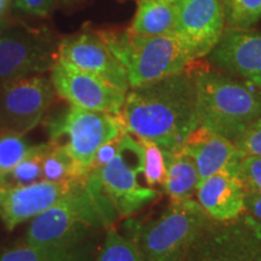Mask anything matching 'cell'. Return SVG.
<instances>
[{"instance_id": "6da1fadb", "label": "cell", "mask_w": 261, "mask_h": 261, "mask_svg": "<svg viewBox=\"0 0 261 261\" xmlns=\"http://www.w3.org/2000/svg\"><path fill=\"white\" fill-rule=\"evenodd\" d=\"M120 117L133 137L167 151L180 149L198 128L192 70L129 89Z\"/></svg>"}, {"instance_id": "7a4b0ae2", "label": "cell", "mask_w": 261, "mask_h": 261, "mask_svg": "<svg viewBox=\"0 0 261 261\" xmlns=\"http://www.w3.org/2000/svg\"><path fill=\"white\" fill-rule=\"evenodd\" d=\"M113 204L100 189L94 172L74 181L65 197L39 214L27 227L23 242L67 248L98 240L116 223Z\"/></svg>"}, {"instance_id": "3957f363", "label": "cell", "mask_w": 261, "mask_h": 261, "mask_svg": "<svg viewBox=\"0 0 261 261\" xmlns=\"http://www.w3.org/2000/svg\"><path fill=\"white\" fill-rule=\"evenodd\" d=\"M198 127L234 142L261 117V91L223 71L192 70Z\"/></svg>"}, {"instance_id": "277c9868", "label": "cell", "mask_w": 261, "mask_h": 261, "mask_svg": "<svg viewBox=\"0 0 261 261\" xmlns=\"http://www.w3.org/2000/svg\"><path fill=\"white\" fill-rule=\"evenodd\" d=\"M125 68L129 89L188 71L196 61L174 34L144 37L126 31H94Z\"/></svg>"}, {"instance_id": "5b68a950", "label": "cell", "mask_w": 261, "mask_h": 261, "mask_svg": "<svg viewBox=\"0 0 261 261\" xmlns=\"http://www.w3.org/2000/svg\"><path fill=\"white\" fill-rule=\"evenodd\" d=\"M210 219L194 198L171 202L154 219L129 218L123 234L136 243L143 261H185L196 234Z\"/></svg>"}, {"instance_id": "8992f818", "label": "cell", "mask_w": 261, "mask_h": 261, "mask_svg": "<svg viewBox=\"0 0 261 261\" xmlns=\"http://www.w3.org/2000/svg\"><path fill=\"white\" fill-rule=\"evenodd\" d=\"M50 142L67 152L80 177L91 172L97 150L108 140L126 133L120 115L93 112L70 104L46 121Z\"/></svg>"}, {"instance_id": "52a82bcc", "label": "cell", "mask_w": 261, "mask_h": 261, "mask_svg": "<svg viewBox=\"0 0 261 261\" xmlns=\"http://www.w3.org/2000/svg\"><path fill=\"white\" fill-rule=\"evenodd\" d=\"M142 156L140 142L126 132L121 136L115 158L104 167L92 171L119 218L130 217L160 197L156 189L140 182Z\"/></svg>"}, {"instance_id": "ba28073f", "label": "cell", "mask_w": 261, "mask_h": 261, "mask_svg": "<svg viewBox=\"0 0 261 261\" xmlns=\"http://www.w3.org/2000/svg\"><path fill=\"white\" fill-rule=\"evenodd\" d=\"M58 45L47 27L9 23L0 35V85L51 70L58 61Z\"/></svg>"}, {"instance_id": "9c48e42d", "label": "cell", "mask_w": 261, "mask_h": 261, "mask_svg": "<svg viewBox=\"0 0 261 261\" xmlns=\"http://www.w3.org/2000/svg\"><path fill=\"white\" fill-rule=\"evenodd\" d=\"M185 261H261V225L248 213L230 221L210 219Z\"/></svg>"}, {"instance_id": "30bf717a", "label": "cell", "mask_w": 261, "mask_h": 261, "mask_svg": "<svg viewBox=\"0 0 261 261\" xmlns=\"http://www.w3.org/2000/svg\"><path fill=\"white\" fill-rule=\"evenodd\" d=\"M55 93L51 79L41 75L0 85V132L27 135L40 123Z\"/></svg>"}, {"instance_id": "8fae6325", "label": "cell", "mask_w": 261, "mask_h": 261, "mask_svg": "<svg viewBox=\"0 0 261 261\" xmlns=\"http://www.w3.org/2000/svg\"><path fill=\"white\" fill-rule=\"evenodd\" d=\"M50 79L55 92L75 107L120 115L125 106L127 92L67 62L55 63Z\"/></svg>"}, {"instance_id": "7c38bea8", "label": "cell", "mask_w": 261, "mask_h": 261, "mask_svg": "<svg viewBox=\"0 0 261 261\" xmlns=\"http://www.w3.org/2000/svg\"><path fill=\"white\" fill-rule=\"evenodd\" d=\"M175 31L192 60L207 57L226 25L221 0H174Z\"/></svg>"}, {"instance_id": "4fadbf2b", "label": "cell", "mask_w": 261, "mask_h": 261, "mask_svg": "<svg viewBox=\"0 0 261 261\" xmlns=\"http://www.w3.org/2000/svg\"><path fill=\"white\" fill-rule=\"evenodd\" d=\"M58 60L128 92L129 84L125 68L94 31L81 32L62 39L58 45Z\"/></svg>"}, {"instance_id": "5bb4252c", "label": "cell", "mask_w": 261, "mask_h": 261, "mask_svg": "<svg viewBox=\"0 0 261 261\" xmlns=\"http://www.w3.org/2000/svg\"><path fill=\"white\" fill-rule=\"evenodd\" d=\"M207 58L218 70L240 77L261 91V32L225 27Z\"/></svg>"}, {"instance_id": "9a60e30c", "label": "cell", "mask_w": 261, "mask_h": 261, "mask_svg": "<svg viewBox=\"0 0 261 261\" xmlns=\"http://www.w3.org/2000/svg\"><path fill=\"white\" fill-rule=\"evenodd\" d=\"M74 181L40 180L24 187H0V220L6 230L12 231L17 225L34 219L58 203L69 192Z\"/></svg>"}, {"instance_id": "2e32d148", "label": "cell", "mask_w": 261, "mask_h": 261, "mask_svg": "<svg viewBox=\"0 0 261 261\" xmlns=\"http://www.w3.org/2000/svg\"><path fill=\"white\" fill-rule=\"evenodd\" d=\"M247 191L236 172H218L200 181L196 201L215 221H230L246 213Z\"/></svg>"}, {"instance_id": "e0dca14e", "label": "cell", "mask_w": 261, "mask_h": 261, "mask_svg": "<svg viewBox=\"0 0 261 261\" xmlns=\"http://www.w3.org/2000/svg\"><path fill=\"white\" fill-rule=\"evenodd\" d=\"M180 150L194 160L200 181L218 172H236L244 156L232 140L201 127L192 133Z\"/></svg>"}, {"instance_id": "ac0fdd59", "label": "cell", "mask_w": 261, "mask_h": 261, "mask_svg": "<svg viewBox=\"0 0 261 261\" xmlns=\"http://www.w3.org/2000/svg\"><path fill=\"white\" fill-rule=\"evenodd\" d=\"M98 249V240L67 248L32 246L23 242L5 249L0 254V261H94Z\"/></svg>"}, {"instance_id": "d6986e66", "label": "cell", "mask_w": 261, "mask_h": 261, "mask_svg": "<svg viewBox=\"0 0 261 261\" xmlns=\"http://www.w3.org/2000/svg\"><path fill=\"white\" fill-rule=\"evenodd\" d=\"M166 171L162 189L171 202H182L192 200L197 191L198 178L197 167L190 156L182 152L180 149L167 151L166 150Z\"/></svg>"}, {"instance_id": "ffe728a7", "label": "cell", "mask_w": 261, "mask_h": 261, "mask_svg": "<svg viewBox=\"0 0 261 261\" xmlns=\"http://www.w3.org/2000/svg\"><path fill=\"white\" fill-rule=\"evenodd\" d=\"M175 17L172 0H139L128 31L144 37L174 34Z\"/></svg>"}, {"instance_id": "44dd1931", "label": "cell", "mask_w": 261, "mask_h": 261, "mask_svg": "<svg viewBox=\"0 0 261 261\" xmlns=\"http://www.w3.org/2000/svg\"><path fill=\"white\" fill-rule=\"evenodd\" d=\"M47 146L48 142L33 146L32 151L18 165L0 177V187H24L40 181L42 177V159Z\"/></svg>"}, {"instance_id": "7402d4cb", "label": "cell", "mask_w": 261, "mask_h": 261, "mask_svg": "<svg viewBox=\"0 0 261 261\" xmlns=\"http://www.w3.org/2000/svg\"><path fill=\"white\" fill-rule=\"evenodd\" d=\"M87 177V175H86ZM80 177L67 152L55 143L48 142L46 152L42 159V177L41 180L52 182H70Z\"/></svg>"}, {"instance_id": "603a6c76", "label": "cell", "mask_w": 261, "mask_h": 261, "mask_svg": "<svg viewBox=\"0 0 261 261\" xmlns=\"http://www.w3.org/2000/svg\"><path fill=\"white\" fill-rule=\"evenodd\" d=\"M94 261H143V259L136 243L113 226L106 231L103 244L98 249Z\"/></svg>"}, {"instance_id": "cb8c5ba5", "label": "cell", "mask_w": 261, "mask_h": 261, "mask_svg": "<svg viewBox=\"0 0 261 261\" xmlns=\"http://www.w3.org/2000/svg\"><path fill=\"white\" fill-rule=\"evenodd\" d=\"M227 28L248 29L261 19V0H221Z\"/></svg>"}, {"instance_id": "d4e9b609", "label": "cell", "mask_w": 261, "mask_h": 261, "mask_svg": "<svg viewBox=\"0 0 261 261\" xmlns=\"http://www.w3.org/2000/svg\"><path fill=\"white\" fill-rule=\"evenodd\" d=\"M138 140L142 145L143 177H144L145 184L154 189L156 187H161L165 180L166 171H167L166 150L151 140Z\"/></svg>"}, {"instance_id": "484cf974", "label": "cell", "mask_w": 261, "mask_h": 261, "mask_svg": "<svg viewBox=\"0 0 261 261\" xmlns=\"http://www.w3.org/2000/svg\"><path fill=\"white\" fill-rule=\"evenodd\" d=\"M33 146L24 136L0 132V177L18 165L32 151Z\"/></svg>"}, {"instance_id": "4316f807", "label": "cell", "mask_w": 261, "mask_h": 261, "mask_svg": "<svg viewBox=\"0 0 261 261\" xmlns=\"http://www.w3.org/2000/svg\"><path fill=\"white\" fill-rule=\"evenodd\" d=\"M236 174L249 194L261 195V156L244 155Z\"/></svg>"}, {"instance_id": "83f0119b", "label": "cell", "mask_w": 261, "mask_h": 261, "mask_svg": "<svg viewBox=\"0 0 261 261\" xmlns=\"http://www.w3.org/2000/svg\"><path fill=\"white\" fill-rule=\"evenodd\" d=\"M233 143L243 155L261 156V117L248 127Z\"/></svg>"}, {"instance_id": "f1b7e54d", "label": "cell", "mask_w": 261, "mask_h": 261, "mask_svg": "<svg viewBox=\"0 0 261 261\" xmlns=\"http://www.w3.org/2000/svg\"><path fill=\"white\" fill-rule=\"evenodd\" d=\"M12 5L22 14L45 17L54 11L57 0H12Z\"/></svg>"}, {"instance_id": "f546056e", "label": "cell", "mask_w": 261, "mask_h": 261, "mask_svg": "<svg viewBox=\"0 0 261 261\" xmlns=\"http://www.w3.org/2000/svg\"><path fill=\"white\" fill-rule=\"evenodd\" d=\"M120 140H121V137H117V138L108 140L107 143H104V144L97 150L96 155H94L92 166H91V171L104 167L107 163H109L114 158H115L120 149Z\"/></svg>"}, {"instance_id": "4dcf8cb0", "label": "cell", "mask_w": 261, "mask_h": 261, "mask_svg": "<svg viewBox=\"0 0 261 261\" xmlns=\"http://www.w3.org/2000/svg\"><path fill=\"white\" fill-rule=\"evenodd\" d=\"M246 213L261 225V195L249 194L246 196Z\"/></svg>"}, {"instance_id": "1f68e13d", "label": "cell", "mask_w": 261, "mask_h": 261, "mask_svg": "<svg viewBox=\"0 0 261 261\" xmlns=\"http://www.w3.org/2000/svg\"><path fill=\"white\" fill-rule=\"evenodd\" d=\"M12 0H0V18L6 17V12L11 5Z\"/></svg>"}, {"instance_id": "d6a6232c", "label": "cell", "mask_w": 261, "mask_h": 261, "mask_svg": "<svg viewBox=\"0 0 261 261\" xmlns=\"http://www.w3.org/2000/svg\"><path fill=\"white\" fill-rule=\"evenodd\" d=\"M79 2H81V0H57V4H60L62 6H69L76 4V3Z\"/></svg>"}, {"instance_id": "836d02e7", "label": "cell", "mask_w": 261, "mask_h": 261, "mask_svg": "<svg viewBox=\"0 0 261 261\" xmlns=\"http://www.w3.org/2000/svg\"><path fill=\"white\" fill-rule=\"evenodd\" d=\"M8 25H9V22H8V19H6V17L0 18V35H2V33L5 31V28L8 27Z\"/></svg>"}, {"instance_id": "e575fe53", "label": "cell", "mask_w": 261, "mask_h": 261, "mask_svg": "<svg viewBox=\"0 0 261 261\" xmlns=\"http://www.w3.org/2000/svg\"><path fill=\"white\" fill-rule=\"evenodd\" d=\"M172 2H174V0H172Z\"/></svg>"}]
</instances>
